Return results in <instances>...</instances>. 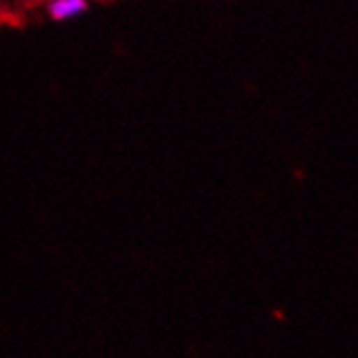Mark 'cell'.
<instances>
[{
    "instance_id": "1",
    "label": "cell",
    "mask_w": 358,
    "mask_h": 358,
    "mask_svg": "<svg viewBox=\"0 0 358 358\" xmlns=\"http://www.w3.org/2000/svg\"><path fill=\"white\" fill-rule=\"evenodd\" d=\"M85 9H87V0H50V5H48V13L57 22L72 20Z\"/></svg>"
}]
</instances>
